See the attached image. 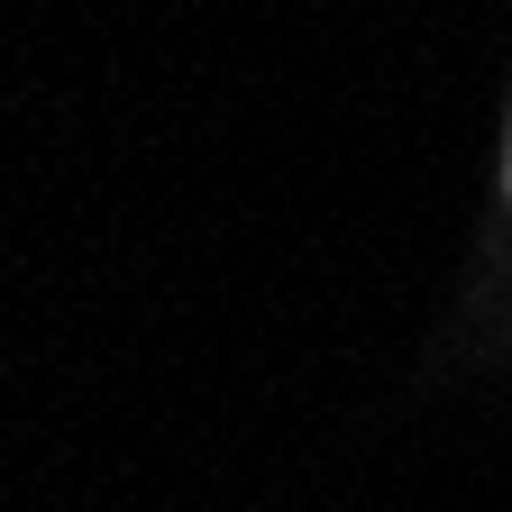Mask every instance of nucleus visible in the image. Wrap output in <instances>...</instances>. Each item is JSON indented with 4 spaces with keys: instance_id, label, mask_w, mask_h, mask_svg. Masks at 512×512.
<instances>
[{
    "instance_id": "f257e3e1",
    "label": "nucleus",
    "mask_w": 512,
    "mask_h": 512,
    "mask_svg": "<svg viewBox=\"0 0 512 512\" xmlns=\"http://www.w3.org/2000/svg\"><path fill=\"white\" fill-rule=\"evenodd\" d=\"M503 202H512V128H503Z\"/></svg>"
}]
</instances>
